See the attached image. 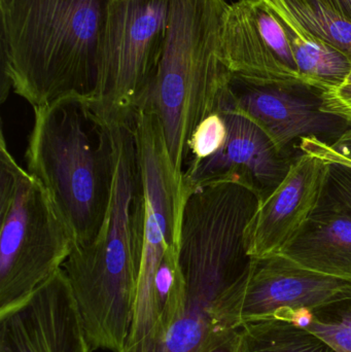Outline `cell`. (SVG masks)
Segmentation results:
<instances>
[{"instance_id":"cell-19","label":"cell","mask_w":351,"mask_h":352,"mask_svg":"<svg viewBox=\"0 0 351 352\" xmlns=\"http://www.w3.org/2000/svg\"><path fill=\"white\" fill-rule=\"evenodd\" d=\"M288 320L319 337L336 352H351V298L302 310Z\"/></svg>"},{"instance_id":"cell-27","label":"cell","mask_w":351,"mask_h":352,"mask_svg":"<svg viewBox=\"0 0 351 352\" xmlns=\"http://www.w3.org/2000/svg\"><path fill=\"white\" fill-rule=\"evenodd\" d=\"M91 352H92V351H91Z\"/></svg>"},{"instance_id":"cell-2","label":"cell","mask_w":351,"mask_h":352,"mask_svg":"<svg viewBox=\"0 0 351 352\" xmlns=\"http://www.w3.org/2000/svg\"><path fill=\"white\" fill-rule=\"evenodd\" d=\"M111 0H0V101L10 90L32 107L94 100Z\"/></svg>"},{"instance_id":"cell-26","label":"cell","mask_w":351,"mask_h":352,"mask_svg":"<svg viewBox=\"0 0 351 352\" xmlns=\"http://www.w3.org/2000/svg\"><path fill=\"white\" fill-rule=\"evenodd\" d=\"M350 162H351V161H350Z\"/></svg>"},{"instance_id":"cell-25","label":"cell","mask_w":351,"mask_h":352,"mask_svg":"<svg viewBox=\"0 0 351 352\" xmlns=\"http://www.w3.org/2000/svg\"><path fill=\"white\" fill-rule=\"evenodd\" d=\"M237 345H238V330L228 340L225 341L210 352H237Z\"/></svg>"},{"instance_id":"cell-7","label":"cell","mask_w":351,"mask_h":352,"mask_svg":"<svg viewBox=\"0 0 351 352\" xmlns=\"http://www.w3.org/2000/svg\"><path fill=\"white\" fill-rule=\"evenodd\" d=\"M171 0H111L99 49L93 104L109 121L135 116L156 76Z\"/></svg>"},{"instance_id":"cell-9","label":"cell","mask_w":351,"mask_h":352,"mask_svg":"<svg viewBox=\"0 0 351 352\" xmlns=\"http://www.w3.org/2000/svg\"><path fill=\"white\" fill-rule=\"evenodd\" d=\"M218 111L226 124L224 144L185 171V186L194 188L212 182H239L264 200L286 177L297 155L278 150L257 124L233 107L231 87Z\"/></svg>"},{"instance_id":"cell-5","label":"cell","mask_w":351,"mask_h":352,"mask_svg":"<svg viewBox=\"0 0 351 352\" xmlns=\"http://www.w3.org/2000/svg\"><path fill=\"white\" fill-rule=\"evenodd\" d=\"M0 314L28 299L63 266L73 236L43 184L0 131Z\"/></svg>"},{"instance_id":"cell-23","label":"cell","mask_w":351,"mask_h":352,"mask_svg":"<svg viewBox=\"0 0 351 352\" xmlns=\"http://www.w3.org/2000/svg\"><path fill=\"white\" fill-rule=\"evenodd\" d=\"M325 144L327 148L336 156L351 161V126L335 142H332V144H328L325 142Z\"/></svg>"},{"instance_id":"cell-17","label":"cell","mask_w":351,"mask_h":352,"mask_svg":"<svg viewBox=\"0 0 351 352\" xmlns=\"http://www.w3.org/2000/svg\"><path fill=\"white\" fill-rule=\"evenodd\" d=\"M237 352H336L319 337L284 318L241 324Z\"/></svg>"},{"instance_id":"cell-14","label":"cell","mask_w":351,"mask_h":352,"mask_svg":"<svg viewBox=\"0 0 351 352\" xmlns=\"http://www.w3.org/2000/svg\"><path fill=\"white\" fill-rule=\"evenodd\" d=\"M238 329L227 308L185 292L183 301L165 303L144 339L120 352H210Z\"/></svg>"},{"instance_id":"cell-20","label":"cell","mask_w":351,"mask_h":352,"mask_svg":"<svg viewBox=\"0 0 351 352\" xmlns=\"http://www.w3.org/2000/svg\"><path fill=\"white\" fill-rule=\"evenodd\" d=\"M300 152L315 155L330 163L329 177L323 201L351 214V162L340 158L317 138H305L299 142Z\"/></svg>"},{"instance_id":"cell-18","label":"cell","mask_w":351,"mask_h":352,"mask_svg":"<svg viewBox=\"0 0 351 352\" xmlns=\"http://www.w3.org/2000/svg\"><path fill=\"white\" fill-rule=\"evenodd\" d=\"M307 31L337 47L351 59V22L324 0H271Z\"/></svg>"},{"instance_id":"cell-4","label":"cell","mask_w":351,"mask_h":352,"mask_svg":"<svg viewBox=\"0 0 351 352\" xmlns=\"http://www.w3.org/2000/svg\"><path fill=\"white\" fill-rule=\"evenodd\" d=\"M226 0H171L162 58L137 109L156 116L175 170L183 176L198 126L216 113L232 74L223 59Z\"/></svg>"},{"instance_id":"cell-1","label":"cell","mask_w":351,"mask_h":352,"mask_svg":"<svg viewBox=\"0 0 351 352\" xmlns=\"http://www.w3.org/2000/svg\"><path fill=\"white\" fill-rule=\"evenodd\" d=\"M113 122L115 171L106 223L93 243L73 248L62 266L91 351H123L137 297L146 199L134 118Z\"/></svg>"},{"instance_id":"cell-13","label":"cell","mask_w":351,"mask_h":352,"mask_svg":"<svg viewBox=\"0 0 351 352\" xmlns=\"http://www.w3.org/2000/svg\"><path fill=\"white\" fill-rule=\"evenodd\" d=\"M351 298V279L315 272L282 254L255 260L243 296L240 326L266 318H284Z\"/></svg>"},{"instance_id":"cell-3","label":"cell","mask_w":351,"mask_h":352,"mask_svg":"<svg viewBox=\"0 0 351 352\" xmlns=\"http://www.w3.org/2000/svg\"><path fill=\"white\" fill-rule=\"evenodd\" d=\"M27 171L53 199L74 248L97 239L109 217L115 171L113 122L92 100L66 97L33 107Z\"/></svg>"},{"instance_id":"cell-22","label":"cell","mask_w":351,"mask_h":352,"mask_svg":"<svg viewBox=\"0 0 351 352\" xmlns=\"http://www.w3.org/2000/svg\"><path fill=\"white\" fill-rule=\"evenodd\" d=\"M323 109L346 120L351 125V84L323 93Z\"/></svg>"},{"instance_id":"cell-8","label":"cell","mask_w":351,"mask_h":352,"mask_svg":"<svg viewBox=\"0 0 351 352\" xmlns=\"http://www.w3.org/2000/svg\"><path fill=\"white\" fill-rule=\"evenodd\" d=\"M233 107L257 124L278 150L305 138L332 144L350 124L323 109V92L304 82L253 84L232 78Z\"/></svg>"},{"instance_id":"cell-15","label":"cell","mask_w":351,"mask_h":352,"mask_svg":"<svg viewBox=\"0 0 351 352\" xmlns=\"http://www.w3.org/2000/svg\"><path fill=\"white\" fill-rule=\"evenodd\" d=\"M278 254L303 268L351 279V214L321 199L302 231Z\"/></svg>"},{"instance_id":"cell-16","label":"cell","mask_w":351,"mask_h":352,"mask_svg":"<svg viewBox=\"0 0 351 352\" xmlns=\"http://www.w3.org/2000/svg\"><path fill=\"white\" fill-rule=\"evenodd\" d=\"M263 1L275 14L288 36L301 82L323 93L341 86L351 72L350 58L307 31L275 2Z\"/></svg>"},{"instance_id":"cell-11","label":"cell","mask_w":351,"mask_h":352,"mask_svg":"<svg viewBox=\"0 0 351 352\" xmlns=\"http://www.w3.org/2000/svg\"><path fill=\"white\" fill-rule=\"evenodd\" d=\"M330 163L300 152L280 186L260 202L245 232L253 260L278 254L302 231L325 194Z\"/></svg>"},{"instance_id":"cell-24","label":"cell","mask_w":351,"mask_h":352,"mask_svg":"<svg viewBox=\"0 0 351 352\" xmlns=\"http://www.w3.org/2000/svg\"><path fill=\"white\" fill-rule=\"evenodd\" d=\"M324 1L351 22V0H324Z\"/></svg>"},{"instance_id":"cell-6","label":"cell","mask_w":351,"mask_h":352,"mask_svg":"<svg viewBox=\"0 0 351 352\" xmlns=\"http://www.w3.org/2000/svg\"><path fill=\"white\" fill-rule=\"evenodd\" d=\"M134 135L146 199L144 246L137 297L125 347L144 339L161 314L156 280L161 267L177 260L181 215L189 188L175 170L156 116L144 109L134 117Z\"/></svg>"},{"instance_id":"cell-10","label":"cell","mask_w":351,"mask_h":352,"mask_svg":"<svg viewBox=\"0 0 351 352\" xmlns=\"http://www.w3.org/2000/svg\"><path fill=\"white\" fill-rule=\"evenodd\" d=\"M223 59L234 78L253 84L301 82L288 36L263 0L229 4Z\"/></svg>"},{"instance_id":"cell-12","label":"cell","mask_w":351,"mask_h":352,"mask_svg":"<svg viewBox=\"0 0 351 352\" xmlns=\"http://www.w3.org/2000/svg\"><path fill=\"white\" fill-rule=\"evenodd\" d=\"M0 352H91L62 269L20 305L0 314Z\"/></svg>"},{"instance_id":"cell-21","label":"cell","mask_w":351,"mask_h":352,"mask_svg":"<svg viewBox=\"0 0 351 352\" xmlns=\"http://www.w3.org/2000/svg\"><path fill=\"white\" fill-rule=\"evenodd\" d=\"M226 136V124L218 111L206 118L198 126L190 142L189 159L185 173L216 154L224 144Z\"/></svg>"}]
</instances>
